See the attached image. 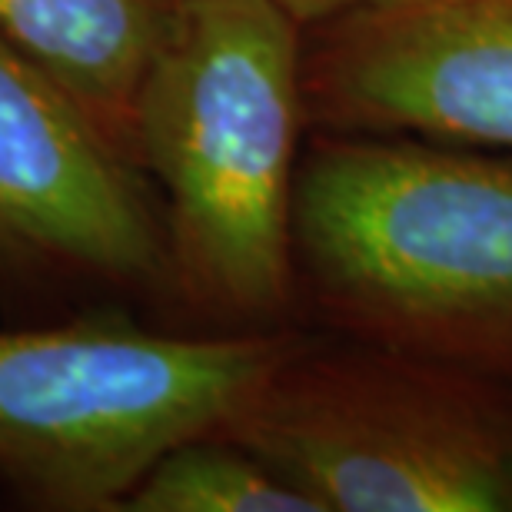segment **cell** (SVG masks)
<instances>
[{
  "mask_svg": "<svg viewBox=\"0 0 512 512\" xmlns=\"http://www.w3.org/2000/svg\"><path fill=\"white\" fill-rule=\"evenodd\" d=\"M320 512H512V386L303 333L223 433Z\"/></svg>",
  "mask_w": 512,
  "mask_h": 512,
  "instance_id": "3",
  "label": "cell"
},
{
  "mask_svg": "<svg viewBox=\"0 0 512 512\" xmlns=\"http://www.w3.org/2000/svg\"><path fill=\"white\" fill-rule=\"evenodd\" d=\"M0 250L117 283H170L140 163L0 34Z\"/></svg>",
  "mask_w": 512,
  "mask_h": 512,
  "instance_id": "6",
  "label": "cell"
},
{
  "mask_svg": "<svg viewBox=\"0 0 512 512\" xmlns=\"http://www.w3.org/2000/svg\"><path fill=\"white\" fill-rule=\"evenodd\" d=\"M276 4H280L300 27H313V24H323V20H330V17L346 14V10L399 4V0H276Z\"/></svg>",
  "mask_w": 512,
  "mask_h": 512,
  "instance_id": "9",
  "label": "cell"
},
{
  "mask_svg": "<svg viewBox=\"0 0 512 512\" xmlns=\"http://www.w3.org/2000/svg\"><path fill=\"white\" fill-rule=\"evenodd\" d=\"M300 336H170L124 316L0 333V476L47 506L120 509L170 449L223 433Z\"/></svg>",
  "mask_w": 512,
  "mask_h": 512,
  "instance_id": "4",
  "label": "cell"
},
{
  "mask_svg": "<svg viewBox=\"0 0 512 512\" xmlns=\"http://www.w3.org/2000/svg\"><path fill=\"white\" fill-rule=\"evenodd\" d=\"M293 273L326 333L512 386V157L316 130Z\"/></svg>",
  "mask_w": 512,
  "mask_h": 512,
  "instance_id": "1",
  "label": "cell"
},
{
  "mask_svg": "<svg viewBox=\"0 0 512 512\" xmlns=\"http://www.w3.org/2000/svg\"><path fill=\"white\" fill-rule=\"evenodd\" d=\"M303 27L276 0H177L143 77L133 157L160 183L170 283L247 330L296 303Z\"/></svg>",
  "mask_w": 512,
  "mask_h": 512,
  "instance_id": "2",
  "label": "cell"
},
{
  "mask_svg": "<svg viewBox=\"0 0 512 512\" xmlns=\"http://www.w3.org/2000/svg\"><path fill=\"white\" fill-rule=\"evenodd\" d=\"M173 4L177 0H0V34L44 67L133 157L137 97L167 37Z\"/></svg>",
  "mask_w": 512,
  "mask_h": 512,
  "instance_id": "7",
  "label": "cell"
},
{
  "mask_svg": "<svg viewBox=\"0 0 512 512\" xmlns=\"http://www.w3.org/2000/svg\"><path fill=\"white\" fill-rule=\"evenodd\" d=\"M130 512H320L310 496L273 473L260 456L210 433L170 449L133 486Z\"/></svg>",
  "mask_w": 512,
  "mask_h": 512,
  "instance_id": "8",
  "label": "cell"
},
{
  "mask_svg": "<svg viewBox=\"0 0 512 512\" xmlns=\"http://www.w3.org/2000/svg\"><path fill=\"white\" fill-rule=\"evenodd\" d=\"M306 127L512 150V0H399L303 27Z\"/></svg>",
  "mask_w": 512,
  "mask_h": 512,
  "instance_id": "5",
  "label": "cell"
}]
</instances>
